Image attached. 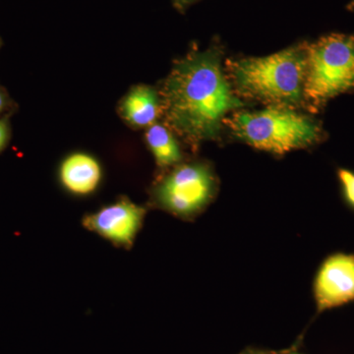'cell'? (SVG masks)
<instances>
[{"label":"cell","mask_w":354,"mask_h":354,"mask_svg":"<svg viewBox=\"0 0 354 354\" xmlns=\"http://www.w3.org/2000/svg\"><path fill=\"white\" fill-rule=\"evenodd\" d=\"M218 50L188 53L174 64L160 91L167 127L192 148L220 135L227 113L243 108Z\"/></svg>","instance_id":"6da1fadb"},{"label":"cell","mask_w":354,"mask_h":354,"mask_svg":"<svg viewBox=\"0 0 354 354\" xmlns=\"http://www.w3.org/2000/svg\"><path fill=\"white\" fill-rule=\"evenodd\" d=\"M227 78L237 97L269 106H304L306 44L265 57L227 62Z\"/></svg>","instance_id":"7a4b0ae2"},{"label":"cell","mask_w":354,"mask_h":354,"mask_svg":"<svg viewBox=\"0 0 354 354\" xmlns=\"http://www.w3.org/2000/svg\"><path fill=\"white\" fill-rule=\"evenodd\" d=\"M223 125L247 145L279 156L316 145L325 135L318 121L286 106L239 111L225 118Z\"/></svg>","instance_id":"3957f363"},{"label":"cell","mask_w":354,"mask_h":354,"mask_svg":"<svg viewBox=\"0 0 354 354\" xmlns=\"http://www.w3.org/2000/svg\"><path fill=\"white\" fill-rule=\"evenodd\" d=\"M354 91V34L327 35L306 44L304 106L312 113Z\"/></svg>","instance_id":"277c9868"},{"label":"cell","mask_w":354,"mask_h":354,"mask_svg":"<svg viewBox=\"0 0 354 354\" xmlns=\"http://www.w3.org/2000/svg\"><path fill=\"white\" fill-rule=\"evenodd\" d=\"M216 184L213 167L207 162L179 164L155 183L151 201L180 220L192 221L213 201Z\"/></svg>","instance_id":"5b68a950"},{"label":"cell","mask_w":354,"mask_h":354,"mask_svg":"<svg viewBox=\"0 0 354 354\" xmlns=\"http://www.w3.org/2000/svg\"><path fill=\"white\" fill-rule=\"evenodd\" d=\"M146 214L145 207L121 197L84 216L82 225L114 246L130 249L143 227Z\"/></svg>","instance_id":"8992f818"},{"label":"cell","mask_w":354,"mask_h":354,"mask_svg":"<svg viewBox=\"0 0 354 354\" xmlns=\"http://www.w3.org/2000/svg\"><path fill=\"white\" fill-rule=\"evenodd\" d=\"M312 290L316 315L354 302V254L337 252L325 258Z\"/></svg>","instance_id":"52a82bcc"},{"label":"cell","mask_w":354,"mask_h":354,"mask_svg":"<svg viewBox=\"0 0 354 354\" xmlns=\"http://www.w3.org/2000/svg\"><path fill=\"white\" fill-rule=\"evenodd\" d=\"M102 176L99 160L87 153H70L58 167V179L62 187L76 197L94 194L101 185Z\"/></svg>","instance_id":"ba28073f"},{"label":"cell","mask_w":354,"mask_h":354,"mask_svg":"<svg viewBox=\"0 0 354 354\" xmlns=\"http://www.w3.org/2000/svg\"><path fill=\"white\" fill-rule=\"evenodd\" d=\"M118 111L133 128H148L162 114L160 93L147 85H137L121 100Z\"/></svg>","instance_id":"9c48e42d"},{"label":"cell","mask_w":354,"mask_h":354,"mask_svg":"<svg viewBox=\"0 0 354 354\" xmlns=\"http://www.w3.org/2000/svg\"><path fill=\"white\" fill-rule=\"evenodd\" d=\"M145 140L160 169H171L183 162V151L169 127L156 122L146 128Z\"/></svg>","instance_id":"30bf717a"},{"label":"cell","mask_w":354,"mask_h":354,"mask_svg":"<svg viewBox=\"0 0 354 354\" xmlns=\"http://www.w3.org/2000/svg\"><path fill=\"white\" fill-rule=\"evenodd\" d=\"M337 174L342 199L354 211V171L348 169H339Z\"/></svg>","instance_id":"8fae6325"},{"label":"cell","mask_w":354,"mask_h":354,"mask_svg":"<svg viewBox=\"0 0 354 354\" xmlns=\"http://www.w3.org/2000/svg\"><path fill=\"white\" fill-rule=\"evenodd\" d=\"M9 134H10V130H9L8 120L6 118L0 120V152L6 148Z\"/></svg>","instance_id":"7c38bea8"},{"label":"cell","mask_w":354,"mask_h":354,"mask_svg":"<svg viewBox=\"0 0 354 354\" xmlns=\"http://www.w3.org/2000/svg\"><path fill=\"white\" fill-rule=\"evenodd\" d=\"M274 351H268V349H261L256 348H247L239 354H274Z\"/></svg>","instance_id":"4fadbf2b"},{"label":"cell","mask_w":354,"mask_h":354,"mask_svg":"<svg viewBox=\"0 0 354 354\" xmlns=\"http://www.w3.org/2000/svg\"><path fill=\"white\" fill-rule=\"evenodd\" d=\"M274 354H305L300 353L299 351H298V342L297 344H295V346H291V348L285 349V351H274Z\"/></svg>","instance_id":"5bb4252c"},{"label":"cell","mask_w":354,"mask_h":354,"mask_svg":"<svg viewBox=\"0 0 354 354\" xmlns=\"http://www.w3.org/2000/svg\"><path fill=\"white\" fill-rule=\"evenodd\" d=\"M6 100L4 95L2 94V92H0V113L3 111L4 108H6Z\"/></svg>","instance_id":"9a60e30c"},{"label":"cell","mask_w":354,"mask_h":354,"mask_svg":"<svg viewBox=\"0 0 354 354\" xmlns=\"http://www.w3.org/2000/svg\"><path fill=\"white\" fill-rule=\"evenodd\" d=\"M194 1H196V0H176L177 4L180 7L188 6V4L192 3Z\"/></svg>","instance_id":"2e32d148"},{"label":"cell","mask_w":354,"mask_h":354,"mask_svg":"<svg viewBox=\"0 0 354 354\" xmlns=\"http://www.w3.org/2000/svg\"><path fill=\"white\" fill-rule=\"evenodd\" d=\"M349 8H353L354 7V0H351V4L348 6Z\"/></svg>","instance_id":"e0dca14e"}]
</instances>
